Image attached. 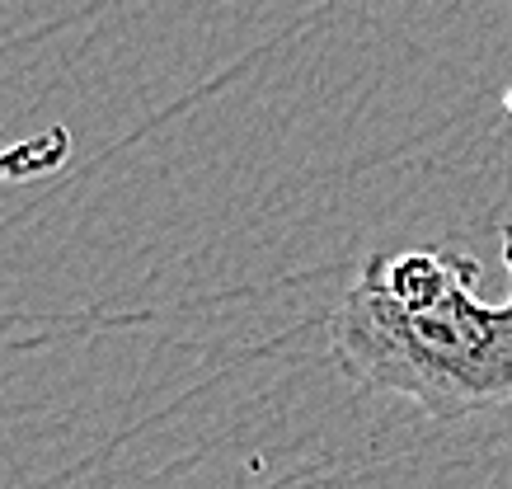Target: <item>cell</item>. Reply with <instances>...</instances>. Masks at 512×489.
<instances>
[{
  "label": "cell",
  "instance_id": "6da1fadb",
  "mask_svg": "<svg viewBox=\"0 0 512 489\" xmlns=\"http://www.w3.org/2000/svg\"><path fill=\"white\" fill-rule=\"evenodd\" d=\"M512 278V226H503ZM480 259L442 250L372 254L329 320V358L353 386L404 395L433 419L512 405V287L480 297Z\"/></svg>",
  "mask_w": 512,
  "mask_h": 489
}]
</instances>
